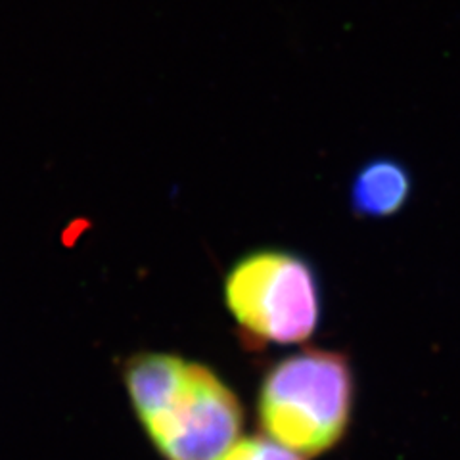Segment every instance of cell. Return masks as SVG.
Listing matches in <instances>:
<instances>
[{"mask_svg": "<svg viewBox=\"0 0 460 460\" xmlns=\"http://www.w3.org/2000/svg\"><path fill=\"white\" fill-rule=\"evenodd\" d=\"M226 309L248 349L309 340L321 323L323 290L314 267L292 252L259 250L228 270Z\"/></svg>", "mask_w": 460, "mask_h": 460, "instance_id": "obj_3", "label": "cell"}, {"mask_svg": "<svg viewBox=\"0 0 460 460\" xmlns=\"http://www.w3.org/2000/svg\"><path fill=\"white\" fill-rule=\"evenodd\" d=\"M357 382L338 349L305 348L272 363L259 384L255 419L269 439L304 458L323 456L348 438Z\"/></svg>", "mask_w": 460, "mask_h": 460, "instance_id": "obj_2", "label": "cell"}, {"mask_svg": "<svg viewBox=\"0 0 460 460\" xmlns=\"http://www.w3.org/2000/svg\"><path fill=\"white\" fill-rule=\"evenodd\" d=\"M411 194V171L394 157H376L355 172L351 211L363 219L392 217L407 206Z\"/></svg>", "mask_w": 460, "mask_h": 460, "instance_id": "obj_4", "label": "cell"}, {"mask_svg": "<svg viewBox=\"0 0 460 460\" xmlns=\"http://www.w3.org/2000/svg\"><path fill=\"white\" fill-rule=\"evenodd\" d=\"M121 378L140 428L164 460H217L240 438L242 401L211 367L140 351L125 358Z\"/></svg>", "mask_w": 460, "mask_h": 460, "instance_id": "obj_1", "label": "cell"}, {"mask_svg": "<svg viewBox=\"0 0 460 460\" xmlns=\"http://www.w3.org/2000/svg\"><path fill=\"white\" fill-rule=\"evenodd\" d=\"M217 460H305L267 436L238 438Z\"/></svg>", "mask_w": 460, "mask_h": 460, "instance_id": "obj_5", "label": "cell"}]
</instances>
